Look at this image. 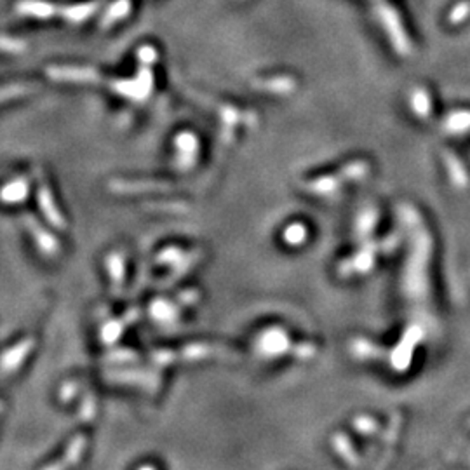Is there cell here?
Masks as SVG:
<instances>
[{
	"mask_svg": "<svg viewBox=\"0 0 470 470\" xmlns=\"http://www.w3.org/2000/svg\"><path fill=\"white\" fill-rule=\"evenodd\" d=\"M215 352L216 347H211V345H190V347H185L179 352H155V354H153V361L159 366H167L176 361H197V359L211 357Z\"/></svg>",
	"mask_w": 470,
	"mask_h": 470,
	"instance_id": "1",
	"label": "cell"
},
{
	"mask_svg": "<svg viewBox=\"0 0 470 470\" xmlns=\"http://www.w3.org/2000/svg\"><path fill=\"white\" fill-rule=\"evenodd\" d=\"M291 348L289 338L281 328H272L263 331L256 341V350L265 357H277Z\"/></svg>",
	"mask_w": 470,
	"mask_h": 470,
	"instance_id": "2",
	"label": "cell"
},
{
	"mask_svg": "<svg viewBox=\"0 0 470 470\" xmlns=\"http://www.w3.org/2000/svg\"><path fill=\"white\" fill-rule=\"evenodd\" d=\"M37 176H39V186H37V201H39L40 211L44 212L47 220L53 223L54 227H65V220L61 216L60 209H58L56 202H54L53 192H51V186L47 185L46 179L42 178V172L40 169H37Z\"/></svg>",
	"mask_w": 470,
	"mask_h": 470,
	"instance_id": "3",
	"label": "cell"
},
{
	"mask_svg": "<svg viewBox=\"0 0 470 470\" xmlns=\"http://www.w3.org/2000/svg\"><path fill=\"white\" fill-rule=\"evenodd\" d=\"M14 9L20 16L34 18V20H49L60 11L47 0H18Z\"/></svg>",
	"mask_w": 470,
	"mask_h": 470,
	"instance_id": "4",
	"label": "cell"
},
{
	"mask_svg": "<svg viewBox=\"0 0 470 470\" xmlns=\"http://www.w3.org/2000/svg\"><path fill=\"white\" fill-rule=\"evenodd\" d=\"M30 193V179L27 176H18L0 186V202L2 204H20Z\"/></svg>",
	"mask_w": 470,
	"mask_h": 470,
	"instance_id": "5",
	"label": "cell"
},
{
	"mask_svg": "<svg viewBox=\"0 0 470 470\" xmlns=\"http://www.w3.org/2000/svg\"><path fill=\"white\" fill-rule=\"evenodd\" d=\"M47 77L58 82H86V80H94L93 70L86 68H73V67H49L46 70Z\"/></svg>",
	"mask_w": 470,
	"mask_h": 470,
	"instance_id": "6",
	"label": "cell"
},
{
	"mask_svg": "<svg viewBox=\"0 0 470 470\" xmlns=\"http://www.w3.org/2000/svg\"><path fill=\"white\" fill-rule=\"evenodd\" d=\"M418 340V333H414V329H409L402 338L401 345L395 348L394 355H392V364L394 368H398L399 371L406 369L407 362H409V350H413L414 341Z\"/></svg>",
	"mask_w": 470,
	"mask_h": 470,
	"instance_id": "7",
	"label": "cell"
},
{
	"mask_svg": "<svg viewBox=\"0 0 470 470\" xmlns=\"http://www.w3.org/2000/svg\"><path fill=\"white\" fill-rule=\"evenodd\" d=\"M35 91H37L35 84H28V82H14V84H7V86H0V103L28 96V94L35 93Z\"/></svg>",
	"mask_w": 470,
	"mask_h": 470,
	"instance_id": "8",
	"label": "cell"
},
{
	"mask_svg": "<svg viewBox=\"0 0 470 470\" xmlns=\"http://www.w3.org/2000/svg\"><path fill=\"white\" fill-rule=\"evenodd\" d=\"M350 352L357 359H383L385 352L368 340H352Z\"/></svg>",
	"mask_w": 470,
	"mask_h": 470,
	"instance_id": "9",
	"label": "cell"
},
{
	"mask_svg": "<svg viewBox=\"0 0 470 470\" xmlns=\"http://www.w3.org/2000/svg\"><path fill=\"white\" fill-rule=\"evenodd\" d=\"M179 308L167 300H157L152 303V315L159 322H172L178 319Z\"/></svg>",
	"mask_w": 470,
	"mask_h": 470,
	"instance_id": "10",
	"label": "cell"
},
{
	"mask_svg": "<svg viewBox=\"0 0 470 470\" xmlns=\"http://www.w3.org/2000/svg\"><path fill=\"white\" fill-rule=\"evenodd\" d=\"M333 447H335L336 453L340 455V457L343 458L348 465H352V467L359 465L357 455H355L354 447H352V443L348 440L347 436L336 434L335 437H333Z\"/></svg>",
	"mask_w": 470,
	"mask_h": 470,
	"instance_id": "11",
	"label": "cell"
},
{
	"mask_svg": "<svg viewBox=\"0 0 470 470\" xmlns=\"http://www.w3.org/2000/svg\"><path fill=\"white\" fill-rule=\"evenodd\" d=\"M94 7H96V4H80V6L63 7L60 13L68 23H82L87 16L94 13Z\"/></svg>",
	"mask_w": 470,
	"mask_h": 470,
	"instance_id": "12",
	"label": "cell"
},
{
	"mask_svg": "<svg viewBox=\"0 0 470 470\" xmlns=\"http://www.w3.org/2000/svg\"><path fill=\"white\" fill-rule=\"evenodd\" d=\"M27 51V42L16 37L0 34V53L6 54H21Z\"/></svg>",
	"mask_w": 470,
	"mask_h": 470,
	"instance_id": "13",
	"label": "cell"
},
{
	"mask_svg": "<svg viewBox=\"0 0 470 470\" xmlns=\"http://www.w3.org/2000/svg\"><path fill=\"white\" fill-rule=\"evenodd\" d=\"M27 223H28V229L32 230V234H34L37 239H40V246H42L44 249H47V251H53V249L56 248V242H54V239L51 237L49 234L44 232L42 227H40L34 218H27Z\"/></svg>",
	"mask_w": 470,
	"mask_h": 470,
	"instance_id": "14",
	"label": "cell"
},
{
	"mask_svg": "<svg viewBox=\"0 0 470 470\" xmlns=\"http://www.w3.org/2000/svg\"><path fill=\"white\" fill-rule=\"evenodd\" d=\"M354 428L359 432V434L371 436V434H376L378 428H380V425H378V421L373 420V418L359 417L354 420Z\"/></svg>",
	"mask_w": 470,
	"mask_h": 470,
	"instance_id": "15",
	"label": "cell"
},
{
	"mask_svg": "<svg viewBox=\"0 0 470 470\" xmlns=\"http://www.w3.org/2000/svg\"><path fill=\"white\" fill-rule=\"evenodd\" d=\"M293 352H295V355L298 359L307 361V359H312L315 355V347L312 343H300L293 348Z\"/></svg>",
	"mask_w": 470,
	"mask_h": 470,
	"instance_id": "16",
	"label": "cell"
},
{
	"mask_svg": "<svg viewBox=\"0 0 470 470\" xmlns=\"http://www.w3.org/2000/svg\"><path fill=\"white\" fill-rule=\"evenodd\" d=\"M352 263H354V270L366 272V270L371 269V265H373V256H371V255H361L359 258L352 260Z\"/></svg>",
	"mask_w": 470,
	"mask_h": 470,
	"instance_id": "17",
	"label": "cell"
},
{
	"mask_svg": "<svg viewBox=\"0 0 470 470\" xmlns=\"http://www.w3.org/2000/svg\"><path fill=\"white\" fill-rule=\"evenodd\" d=\"M197 300H199V293H197L196 289L183 291L182 295H179V303L182 305H192V303H196Z\"/></svg>",
	"mask_w": 470,
	"mask_h": 470,
	"instance_id": "18",
	"label": "cell"
},
{
	"mask_svg": "<svg viewBox=\"0 0 470 470\" xmlns=\"http://www.w3.org/2000/svg\"><path fill=\"white\" fill-rule=\"evenodd\" d=\"M303 237H305V232H303L302 227H291V229H289V232L286 234V239H288L289 242H293V244L300 242Z\"/></svg>",
	"mask_w": 470,
	"mask_h": 470,
	"instance_id": "19",
	"label": "cell"
},
{
	"mask_svg": "<svg viewBox=\"0 0 470 470\" xmlns=\"http://www.w3.org/2000/svg\"><path fill=\"white\" fill-rule=\"evenodd\" d=\"M139 470H155V469L150 467V465H146V467H143V469H139Z\"/></svg>",
	"mask_w": 470,
	"mask_h": 470,
	"instance_id": "20",
	"label": "cell"
}]
</instances>
